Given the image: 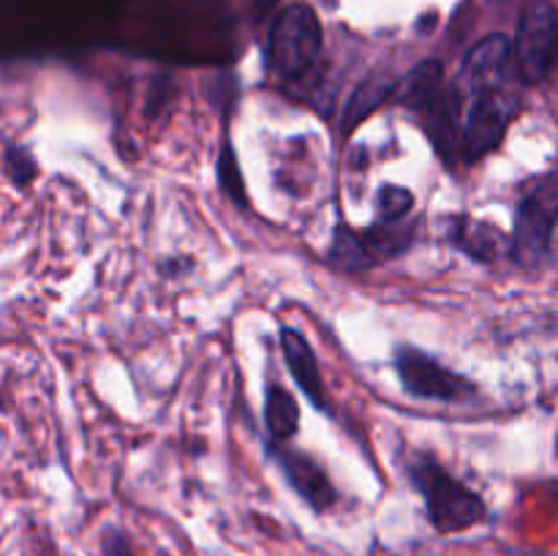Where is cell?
Segmentation results:
<instances>
[{"instance_id":"cell-1","label":"cell","mask_w":558,"mask_h":556,"mask_svg":"<svg viewBox=\"0 0 558 556\" xmlns=\"http://www.w3.org/2000/svg\"><path fill=\"white\" fill-rule=\"evenodd\" d=\"M409 480L414 488L423 494L428 521L434 523L436 532L456 534L477 527L485 521V501L483 496L474 494L466 483L452 478L439 461L428 456H417L409 467Z\"/></svg>"},{"instance_id":"cell-2","label":"cell","mask_w":558,"mask_h":556,"mask_svg":"<svg viewBox=\"0 0 558 556\" xmlns=\"http://www.w3.org/2000/svg\"><path fill=\"white\" fill-rule=\"evenodd\" d=\"M322 52V25L311 5L292 3L276 16L267 36V69L278 80H298Z\"/></svg>"},{"instance_id":"cell-3","label":"cell","mask_w":558,"mask_h":556,"mask_svg":"<svg viewBox=\"0 0 558 556\" xmlns=\"http://www.w3.org/2000/svg\"><path fill=\"white\" fill-rule=\"evenodd\" d=\"M558 227V178L545 180L543 185L523 196L515 213V232H512V256L523 267H539L550 254V240Z\"/></svg>"},{"instance_id":"cell-4","label":"cell","mask_w":558,"mask_h":556,"mask_svg":"<svg viewBox=\"0 0 558 556\" xmlns=\"http://www.w3.org/2000/svg\"><path fill=\"white\" fill-rule=\"evenodd\" d=\"M558 14L550 0H529L518 20L515 69L526 85H537L556 63Z\"/></svg>"},{"instance_id":"cell-5","label":"cell","mask_w":558,"mask_h":556,"mask_svg":"<svg viewBox=\"0 0 558 556\" xmlns=\"http://www.w3.org/2000/svg\"><path fill=\"white\" fill-rule=\"evenodd\" d=\"M396 371L401 385L414 398H428V401L441 403H458L466 401L477 392V387L466 379V376L456 374L447 365L430 354L420 352L414 347H401L396 352Z\"/></svg>"},{"instance_id":"cell-6","label":"cell","mask_w":558,"mask_h":556,"mask_svg":"<svg viewBox=\"0 0 558 556\" xmlns=\"http://www.w3.org/2000/svg\"><path fill=\"white\" fill-rule=\"evenodd\" d=\"M518 109H521V98L515 93L501 90V87L474 98L466 123H463V158L477 161V158L496 150Z\"/></svg>"},{"instance_id":"cell-7","label":"cell","mask_w":558,"mask_h":556,"mask_svg":"<svg viewBox=\"0 0 558 556\" xmlns=\"http://www.w3.org/2000/svg\"><path fill=\"white\" fill-rule=\"evenodd\" d=\"M512 63H515V44L501 33H490L469 49L461 74L452 87H456L458 96H463V93L483 96L488 90H499L501 82L510 74Z\"/></svg>"},{"instance_id":"cell-8","label":"cell","mask_w":558,"mask_h":556,"mask_svg":"<svg viewBox=\"0 0 558 556\" xmlns=\"http://www.w3.org/2000/svg\"><path fill=\"white\" fill-rule=\"evenodd\" d=\"M270 450L272 456H276L287 483L298 491L300 499L308 501L311 510L325 512L336 505V488H332L327 472L314 461V458L305 456V452L300 450H276V447H270Z\"/></svg>"},{"instance_id":"cell-9","label":"cell","mask_w":558,"mask_h":556,"mask_svg":"<svg viewBox=\"0 0 558 556\" xmlns=\"http://www.w3.org/2000/svg\"><path fill=\"white\" fill-rule=\"evenodd\" d=\"M281 338V352L287 358L289 374L294 376L300 390L305 392L311 403L322 412H327V401H325V382H322V371H319V360H316L314 347L305 341L303 333H298L294 327H281L278 333Z\"/></svg>"},{"instance_id":"cell-10","label":"cell","mask_w":558,"mask_h":556,"mask_svg":"<svg viewBox=\"0 0 558 556\" xmlns=\"http://www.w3.org/2000/svg\"><path fill=\"white\" fill-rule=\"evenodd\" d=\"M445 90V65H441V60L428 58L414 65L403 80H398L396 98L401 107L425 112Z\"/></svg>"},{"instance_id":"cell-11","label":"cell","mask_w":558,"mask_h":556,"mask_svg":"<svg viewBox=\"0 0 558 556\" xmlns=\"http://www.w3.org/2000/svg\"><path fill=\"white\" fill-rule=\"evenodd\" d=\"M398 90V80L390 74H371L354 87V93L349 96L347 107H343V118H341V131L343 134H352L357 131V125H363L365 118L376 112L381 104L387 101L390 96H396Z\"/></svg>"},{"instance_id":"cell-12","label":"cell","mask_w":558,"mask_h":556,"mask_svg":"<svg viewBox=\"0 0 558 556\" xmlns=\"http://www.w3.org/2000/svg\"><path fill=\"white\" fill-rule=\"evenodd\" d=\"M452 240L474 262H494L507 249V240L501 238L499 229L483 221H472V218H458L456 229H452Z\"/></svg>"},{"instance_id":"cell-13","label":"cell","mask_w":558,"mask_h":556,"mask_svg":"<svg viewBox=\"0 0 558 556\" xmlns=\"http://www.w3.org/2000/svg\"><path fill=\"white\" fill-rule=\"evenodd\" d=\"M327 262L343 273H368L376 265V254L365 243L363 234H357L347 223H338L332 232L330 251H327Z\"/></svg>"},{"instance_id":"cell-14","label":"cell","mask_w":558,"mask_h":556,"mask_svg":"<svg viewBox=\"0 0 558 556\" xmlns=\"http://www.w3.org/2000/svg\"><path fill=\"white\" fill-rule=\"evenodd\" d=\"M265 425L276 442H287L298 434L300 407L287 387L270 385L265 390Z\"/></svg>"},{"instance_id":"cell-15","label":"cell","mask_w":558,"mask_h":556,"mask_svg":"<svg viewBox=\"0 0 558 556\" xmlns=\"http://www.w3.org/2000/svg\"><path fill=\"white\" fill-rule=\"evenodd\" d=\"M363 238L376 256H398L412 245L414 227L403 221H379L365 229Z\"/></svg>"},{"instance_id":"cell-16","label":"cell","mask_w":558,"mask_h":556,"mask_svg":"<svg viewBox=\"0 0 558 556\" xmlns=\"http://www.w3.org/2000/svg\"><path fill=\"white\" fill-rule=\"evenodd\" d=\"M216 174H218V185L227 191L229 200L234 202L238 207H248V194H245V180L240 174V164L238 156H234L232 142L223 140L221 153H218V164H216Z\"/></svg>"},{"instance_id":"cell-17","label":"cell","mask_w":558,"mask_h":556,"mask_svg":"<svg viewBox=\"0 0 558 556\" xmlns=\"http://www.w3.org/2000/svg\"><path fill=\"white\" fill-rule=\"evenodd\" d=\"M376 207H379L381 221H403L409 216V210L414 207L412 191L403 189V185H381L379 194H376Z\"/></svg>"},{"instance_id":"cell-18","label":"cell","mask_w":558,"mask_h":556,"mask_svg":"<svg viewBox=\"0 0 558 556\" xmlns=\"http://www.w3.org/2000/svg\"><path fill=\"white\" fill-rule=\"evenodd\" d=\"M5 172H9V178L14 180L16 185H27L38 172L36 158L31 156V150H27V147L9 145L5 147Z\"/></svg>"},{"instance_id":"cell-19","label":"cell","mask_w":558,"mask_h":556,"mask_svg":"<svg viewBox=\"0 0 558 556\" xmlns=\"http://www.w3.org/2000/svg\"><path fill=\"white\" fill-rule=\"evenodd\" d=\"M104 556H134V548H131V540L125 537V532H120L118 527H107L101 540Z\"/></svg>"},{"instance_id":"cell-20","label":"cell","mask_w":558,"mask_h":556,"mask_svg":"<svg viewBox=\"0 0 558 556\" xmlns=\"http://www.w3.org/2000/svg\"><path fill=\"white\" fill-rule=\"evenodd\" d=\"M556 60H558V41H556Z\"/></svg>"},{"instance_id":"cell-21","label":"cell","mask_w":558,"mask_h":556,"mask_svg":"<svg viewBox=\"0 0 558 556\" xmlns=\"http://www.w3.org/2000/svg\"><path fill=\"white\" fill-rule=\"evenodd\" d=\"M556 450H558V442H556Z\"/></svg>"}]
</instances>
